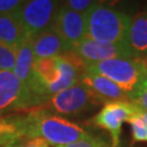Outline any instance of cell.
<instances>
[{"label":"cell","mask_w":147,"mask_h":147,"mask_svg":"<svg viewBox=\"0 0 147 147\" xmlns=\"http://www.w3.org/2000/svg\"><path fill=\"white\" fill-rule=\"evenodd\" d=\"M24 130L25 138L42 137L56 147L92 137L81 125L42 108L24 116Z\"/></svg>","instance_id":"1"},{"label":"cell","mask_w":147,"mask_h":147,"mask_svg":"<svg viewBox=\"0 0 147 147\" xmlns=\"http://www.w3.org/2000/svg\"><path fill=\"white\" fill-rule=\"evenodd\" d=\"M34 74L31 92L46 100L76 84L81 72L62 57H53L35 59Z\"/></svg>","instance_id":"2"},{"label":"cell","mask_w":147,"mask_h":147,"mask_svg":"<svg viewBox=\"0 0 147 147\" xmlns=\"http://www.w3.org/2000/svg\"><path fill=\"white\" fill-rule=\"evenodd\" d=\"M87 38L101 44H124L131 16L97 2L85 14Z\"/></svg>","instance_id":"3"},{"label":"cell","mask_w":147,"mask_h":147,"mask_svg":"<svg viewBox=\"0 0 147 147\" xmlns=\"http://www.w3.org/2000/svg\"><path fill=\"white\" fill-rule=\"evenodd\" d=\"M86 72L104 75L116 83L131 99L146 82L141 59L115 58L100 62L86 63Z\"/></svg>","instance_id":"4"},{"label":"cell","mask_w":147,"mask_h":147,"mask_svg":"<svg viewBox=\"0 0 147 147\" xmlns=\"http://www.w3.org/2000/svg\"><path fill=\"white\" fill-rule=\"evenodd\" d=\"M45 99L33 94L13 71H0V117L18 110L40 108Z\"/></svg>","instance_id":"5"},{"label":"cell","mask_w":147,"mask_h":147,"mask_svg":"<svg viewBox=\"0 0 147 147\" xmlns=\"http://www.w3.org/2000/svg\"><path fill=\"white\" fill-rule=\"evenodd\" d=\"M60 5L59 1L53 0L24 1L14 16L32 38L53 26Z\"/></svg>","instance_id":"6"},{"label":"cell","mask_w":147,"mask_h":147,"mask_svg":"<svg viewBox=\"0 0 147 147\" xmlns=\"http://www.w3.org/2000/svg\"><path fill=\"white\" fill-rule=\"evenodd\" d=\"M99 104L94 99L88 89L78 82L70 88L48 97L40 108H48L49 110L63 116H78L93 110Z\"/></svg>","instance_id":"7"},{"label":"cell","mask_w":147,"mask_h":147,"mask_svg":"<svg viewBox=\"0 0 147 147\" xmlns=\"http://www.w3.org/2000/svg\"><path fill=\"white\" fill-rule=\"evenodd\" d=\"M140 109V107L132 104L131 101L108 102L92 119V123L110 133L112 147H120L122 124L136 116Z\"/></svg>","instance_id":"8"},{"label":"cell","mask_w":147,"mask_h":147,"mask_svg":"<svg viewBox=\"0 0 147 147\" xmlns=\"http://www.w3.org/2000/svg\"><path fill=\"white\" fill-rule=\"evenodd\" d=\"M53 27L62 38L68 51L74 50L87 38L85 14L70 10L63 5L57 12Z\"/></svg>","instance_id":"9"},{"label":"cell","mask_w":147,"mask_h":147,"mask_svg":"<svg viewBox=\"0 0 147 147\" xmlns=\"http://www.w3.org/2000/svg\"><path fill=\"white\" fill-rule=\"evenodd\" d=\"M79 82L88 89L90 95L99 105L115 101H130L127 95L116 83L104 75L83 71L80 74Z\"/></svg>","instance_id":"10"},{"label":"cell","mask_w":147,"mask_h":147,"mask_svg":"<svg viewBox=\"0 0 147 147\" xmlns=\"http://www.w3.org/2000/svg\"><path fill=\"white\" fill-rule=\"evenodd\" d=\"M86 63L100 62L115 58H134L126 44H101L86 38L74 49Z\"/></svg>","instance_id":"11"},{"label":"cell","mask_w":147,"mask_h":147,"mask_svg":"<svg viewBox=\"0 0 147 147\" xmlns=\"http://www.w3.org/2000/svg\"><path fill=\"white\" fill-rule=\"evenodd\" d=\"M31 40L35 59L60 57L68 51L64 42L53 26L32 37Z\"/></svg>","instance_id":"12"},{"label":"cell","mask_w":147,"mask_h":147,"mask_svg":"<svg viewBox=\"0 0 147 147\" xmlns=\"http://www.w3.org/2000/svg\"><path fill=\"white\" fill-rule=\"evenodd\" d=\"M125 44L134 58L147 57V12H140L131 18Z\"/></svg>","instance_id":"13"},{"label":"cell","mask_w":147,"mask_h":147,"mask_svg":"<svg viewBox=\"0 0 147 147\" xmlns=\"http://www.w3.org/2000/svg\"><path fill=\"white\" fill-rule=\"evenodd\" d=\"M34 61L35 56L33 53L32 40L30 38L16 50V65L13 68V73L30 90L35 80Z\"/></svg>","instance_id":"14"},{"label":"cell","mask_w":147,"mask_h":147,"mask_svg":"<svg viewBox=\"0 0 147 147\" xmlns=\"http://www.w3.org/2000/svg\"><path fill=\"white\" fill-rule=\"evenodd\" d=\"M30 38L14 14L0 16V42L18 50Z\"/></svg>","instance_id":"15"},{"label":"cell","mask_w":147,"mask_h":147,"mask_svg":"<svg viewBox=\"0 0 147 147\" xmlns=\"http://www.w3.org/2000/svg\"><path fill=\"white\" fill-rule=\"evenodd\" d=\"M24 138V116L0 118V147L13 145Z\"/></svg>","instance_id":"16"},{"label":"cell","mask_w":147,"mask_h":147,"mask_svg":"<svg viewBox=\"0 0 147 147\" xmlns=\"http://www.w3.org/2000/svg\"><path fill=\"white\" fill-rule=\"evenodd\" d=\"M141 110V109H140ZM132 130V138L134 142H147V123L140 112L129 121Z\"/></svg>","instance_id":"17"},{"label":"cell","mask_w":147,"mask_h":147,"mask_svg":"<svg viewBox=\"0 0 147 147\" xmlns=\"http://www.w3.org/2000/svg\"><path fill=\"white\" fill-rule=\"evenodd\" d=\"M16 59V50L0 42V71H13Z\"/></svg>","instance_id":"18"},{"label":"cell","mask_w":147,"mask_h":147,"mask_svg":"<svg viewBox=\"0 0 147 147\" xmlns=\"http://www.w3.org/2000/svg\"><path fill=\"white\" fill-rule=\"evenodd\" d=\"M96 3L97 1H92V0H69L63 2L62 5L69 8L70 10L75 11L81 14H86Z\"/></svg>","instance_id":"19"},{"label":"cell","mask_w":147,"mask_h":147,"mask_svg":"<svg viewBox=\"0 0 147 147\" xmlns=\"http://www.w3.org/2000/svg\"><path fill=\"white\" fill-rule=\"evenodd\" d=\"M23 3L22 0H0V16L16 14Z\"/></svg>","instance_id":"20"},{"label":"cell","mask_w":147,"mask_h":147,"mask_svg":"<svg viewBox=\"0 0 147 147\" xmlns=\"http://www.w3.org/2000/svg\"><path fill=\"white\" fill-rule=\"evenodd\" d=\"M130 101L136 105L137 107H140L142 110L147 111V82L143 84V86L135 93Z\"/></svg>","instance_id":"21"},{"label":"cell","mask_w":147,"mask_h":147,"mask_svg":"<svg viewBox=\"0 0 147 147\" xmlns=\"http://www.w3.org/2000/svg\"><path fill=\"white\" fill-rule=\"evenodd\" d=\"M18 147H50V144L42 137L24 138L21 142L16 143Z\"/></svg>","instance_id":"22"},{"label":"cell","mask_w":147,"mask_h":147,"mask_svg":"<svg viewBox=\"0 0 147 147\" xmlns=\"http://www.w3.org/2000/svg\"><path fill=\"white\" fill-rule=\"evenodd\" d=\"M59 147H107L102 142H100L96 138H86V140H81L78 142L71 143L64 146H59Z\"/></svg>","instance_id":"23"},{"label":"cell","mask_w":147,"mask_h":147,"mask_svg":"<svg viewBox=\"0 0 147 147\" xmlns=\"http://www.w3.org/2000/svg\"><path fill=\"white\" fill-rule=\"evenodd\" d=\"M141 63H142L143 70H144V74H145V80L147 82V57L141 59Z\"/></svg>","instance_id":"24"},{"label":"cell","mask_w":147,"mask_h":147,"mask_svg":"<svg viewBox=\"0 0 147 147\" xmlns=\"http://www.w3.org/2000/svg\"><path fill=\"white\" fill-rule=\"evenodd\" d=\"M140 116L142 117L143 119H144V121L147 123V111H144V110H140Z\"/></svg>","instance_id":"25"},{"label":"cell","mask_w":147,"mask_h":147,"mask_svg":"<svg viewBox=\"0 0 147 147\" xmlns=\"http://www.w3.org/2000/svg\"><path fill=\"white\" fill-rule=\"evenodd\" d=\"M5 147H18V146H16V144H13V145H8V146H5Z\"/></svg>","instance_id":"26"},{"label":"cell","mask_w":147,"mask_h":147,"mask_svg":"<svg viewBox=\"0 0 147 147\" xmlns=\"http://www.w3.org/2000/svg\"><path fill=\"white\" fill-rule=\"evenodd\" d=\"M0 118H1V117H0Z\"/></svg>","instance_id":"27"}]
</instances>
